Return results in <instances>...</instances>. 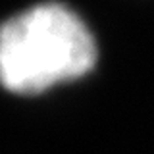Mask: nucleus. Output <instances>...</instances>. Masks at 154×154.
I'll return each mask as SVG.
<instances>
[{"mask_svg": "<svg viewBox=\"0 0 154 154\" xmlns=\"http://www.w3.org/2000/svg\"><path fill=\"white\" fill-rule=\"evenodd\" d=\"M96 62L89 27L64 4H37L0 23V85L38 93L85 75Z\"/></svg>", "mask_w": 154, "mask_h": 154, "instance_id": "nucleus-1", "label": "nucleus"}]
</instances>
